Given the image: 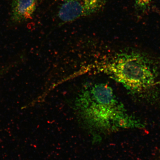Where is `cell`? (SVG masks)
<instances>
[{
	"label": "cell",
	"mask_w": 160,
	"mask_h": 160,
	"mask_svg": "<svg viewBox=\"0 0 160 160\" xmlns=\"http://www.w3.org/2000/svg\"><path fill=\"white\" fill-rule=\"evenodd\" d=\"M37 8V0H13L11 7L12 21L21 23L32 19Z\"/></svg>",
	"instance_id": "obj_4"
},
{
	"label": "cell",
	"mask_w": 160,
	"mask_h": 160,
	"mask_svg": "<svg viewBox=\"0 0 160 160\" xmlns=\"http://www.w3.org/2000/svg\"><path fill=\"white\" fill-rule=\"evenodd\" d=\"M112 79L121 83L135 97L152 99L160 88V66L151 56L128 48L116 53L102 68Z\"/></svg>",
	"instance_id": "obj_2"
},
{
	"label": "cell",
	"mask_w": 160,
	"mask_h": 160,
	"mask_svg": "<svg viewBox=\"0 0 160 160\" xmlns=\"http://www.w3.org/2000/svg\"><path fill=\"white\" fill-rule=\"evenodd\" d=\"M61 1H62L64 2L71 1H73V0H61Z\"/></svg>",
	"instance_id": "obj_6"
},
{
	"label": "cell",
	"mask_w": 160,
	"mask_h": 160,
	"mask_svg": "<svg viewBox=\"0 0 160 160\" xmlns=\"http://www.w3.org/2000/svg\"><path fill=\"white\" fill-rule=\"evenodd\" d=\"M74 107L81 123L95 135L144 127L138 119L128 113L112 88L106 83L86 85L76 98Z\"/></svg>",
	"instance_id": "obj_1"
},
{
	"label": "cell",
	"mask_w": 160,
	"mask_h": 160,
	"mask_svg": "<svg viewBox=\"0 0 160 160\" xmlns=\"http://www.w3.org/2000/svg\"><path fill=\"white\" fill-rule=\"evenodd\" d=\"M1 73L0 72V76H1Z\"/></svg>",
	"instance_id": "obj_7"
},
{
	"label": "cell",
	"mask_w": 160,
	"mask_h": 160,
	"mask_svg": "<svg viewBox=\"0 0 160 160\" xmlns=\"http://www.w3.org/2000/svg\"><path fill=\"white\" fill-rule=\"evenodd\" d=\"M108 0H73L64 2L60 7L58 16L62 22H69L80 18L98 12Z\"/></svg>",
	"instance_id": "obj_3"
},
{
	"label": "cell",
	"mask_w": 160,
	"mask_h": 160,
	"mask_svg": "<svg viewBox=\"0 0 160 160\" xmlns=\"http://www.w3.org/2000/svg\"><path fill=\"white\" fill-rule=\"evenodd\" d=\"M153 0H134L135 8L138 14H142L149 8Z\"/></svg>",
	"instance_id": "obj_5"
}]
</instances>
